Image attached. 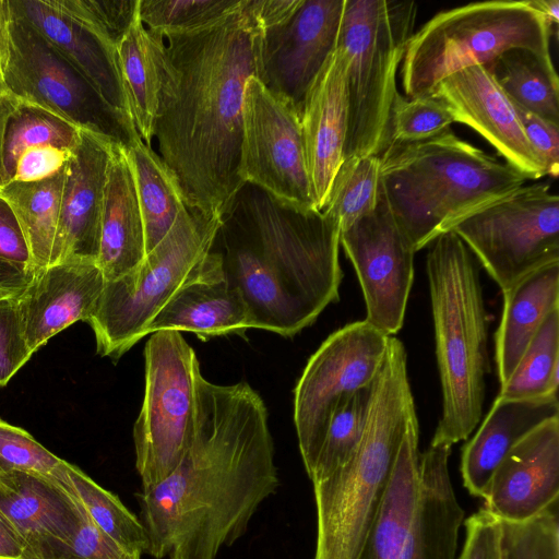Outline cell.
Here are the masks:
<instances>
[{"mask_svg":"<svg viewBox=\"0 0 559 559\" xmlns=\"http://www.w3.org/2000/svg\"><path fill=\"white\" fill-rule=\"evenodd\" d=\"M559 417L558 396L507 400L497 396L474 437L462 448L460 471L469 495L483 498L504 455L546 420Z\"/></svg>","mask_w":559,"mask_h":559,"instance_id":"484cf974","label":"cell"},{"mask_svg":"<svg viewBox=\"0 0 559 559\" xmlns=\"http://www.w3.org/2000/svg\"><path fill=\"white\" fill-rule=\"evenodd\" d=\"M80 130L43 108L23 103L12 116L7 130L1 186L11 181L16 162L24 151L41 145L74 151L80 140Z\"/></svg>","mask_w":559,"mask_h":559,"instance_id":"d590c367","label":"cell"},{"mask_svg":"<svg viewBox=\"0 0 559 559\" xmlns=\"http://www.w3.org/2000/svg\"><path fill=\"white\" fill-rule=\"evenodd\" d=\"M28 559H141L100 531L88 519L67 543L50 542L35 549Z\"/></svg>","mask_w":559,"mask_h":559,"instance_id":"7bdbcfd3","label":"cell"},{"mask_svg":"<svg viewBox=\"0 0 559 559\" xmlns=\"http://www.w3.org/2000/svg\"><path fill=\"white\" fill-rule=\"evenodd\" d=\"M340 234L321 211L284 205L246 183L210 252L242 295L253 329L292 337L340 298Z\"/></svg>","mask_w":559,"mask_h":559,"instance_id":"3957f363","label":"cell"},{"mask_svg":"<svg viewBox=\"0 0 559 559\" xmlns=\"http://www.w3.org/2000/svg\"><path fill=\"white\" fill-rule=\"evenodd\" d=\"M239 0H139L138 13L152 32L185 31L211 22Z\"/></svg>","mask_w":559,"mask_h":559,"instance_id":"f35d334b","label":"cell"},{"mask_svg":"<svg viewBox=\"0 0 559 559\" xmlns=\"http://www.w3.org/2000/svg\"><path fill=\"white\" fill-rule=\"evenodd\" d=\"M526 180L451 129L419 142L390 143L380 155L382 191L415 252Z\"/></svg>","mask_w":559,"mask_h":559,"instance_id":"277c9868","label":"cell"},{"mask_svg":"<svg viewBox=\"0 0 559 559\" xmlns=\"http://www.w3.org/2000/svg\"><path fill=\"white\" fill-rule=\"evenodd\" d=\"M69 19L117 47L138 14L139 0H50Z\"/></svg>","mask_w":559,"mask_h":559,"instance_id":"60d3db41","label":"cell"},{"mask_svg":"<svg viewBox=\"0 0 559 559\" xmlns=\"http://www.w3.org/2000/svg\"><path fill=\"white\" fill-rule=\"evenodd\" d=\"M64 469L91 521L124 549L140 556L146 554L148 543L140 519L79 467L64 462Z\"/></svg>","mask_w":559,"mask_h":559,"instance_id":"836d02e7","label":"cell"},{"mask_svg":"<svg viewBox=\"0 0 559 559\" xmlns=\"http://www.w3.org/2000/svg\"><path fill=\"white\" fill-rule=\"evenodd\" d=\"M61 462L26 430L0 419V475L15 471L51 475Z\"/></svg>","mask_w":559,"mask_h":559,"instance_id":"b9f144b4","label":"cell"},{"mask_svg":"<svg viewBox=\"0 0 559 559\" xmlns=\"http://www.w3.org/2000/svg\"><path fill=\"white\" fill-rule=\"evenodd\" d=\"M513 105L525 135L542 160L547 176L557 178L559 174V124L514 103Z\"/></svg>","mask_w":559,"mask_h":559,"instance_id":"bcb514c9","label":"cell"},{"mask_svg":"<svg viewBox=\"0 0 559 559\" xmlns=\"http://www.w3.org/2000/svg\"><path fill=\"white\" fill-rule=\"evenodd\" d=\"M0 258L31 273V255L23 233L10 205L0 197Z\"/></svg>","mask_w":559,"mask_h":559,"instance_id":"c3c4849f","label":"cell"},{"mask_svg":"<svg viewBox=\"0 0 559 559\" xmlns=\"http://www.w3.org/2000/svg\"><path fill=\"white\" fill-rule=\"evenodd\" d=\"M389 337L365 320L356 321L330 334L309 358L294 391V423L309 478L333 412L373 381Z\"/></svg>","mask_w":559,"mask_h":559,"instance_id":"5bb4252c","label":"cell"},{"mask_svg":"<svg viewBox=\"0 0 559 559\" xmlns=\"http://www.w3.org/2000/svg\"><path fill=\"white\" fill-rule=\"evenodd\" d=\"M484 67L512 103L559 124V81L551 58L512 48Z\"/></svg>","mask_w":559,"mask_h":559,"instance_id":"4dcf8cb0","label":"cell"},{"mask_svg":"<svg viewBox=\"0 0 559 559\" xmlns=\"http://www.w3.org/2000/svg\"><path fill=\"white\" fill-rule=\"evenodd\" d=\"M304 0H250L264 32L280 26L295 14Z\"/></svg>","mask_w":559,"mask_h":559,"instance_id":"681fc988","label":"cell"},{"mask_svg":"<svg viewBox=\"0 0 559 559\" xmlns=\"http://www.w3.org/2000/svg\"><path fill=\"white\" fill-rule=\"evenodd\" d=\"M372 388L373 381L356 390L337 404L310 476L312 483L331 475L345 464L357 449L367 425Z\"/></svg>","mask_w":559,"mask_h":559,"instance_id":"8d00e7d4","label":"cell"},{"mask_svg":"<svg viewBox=\"0 0 559 559\" xmlns=\"http://www.w3.org/2000/svg\"><path fill=\"white\" fill-rule=\"evenodd\" d=\"M280 485L267 411L247 383L198 381L192 441L177 467L136 492L155 559H216Z\"/></svg>","mask_w":559,"mask_h":559,"instance_id":"7a4b0ae2","label":"cell"},{"mask_svg":"<svg viewBox=\"0 0 559 559\" xmlns=\"http://www.w3.org/2000/svg\"><path fill=\"white\" fill-rule=\"evenodd\" d=\"M32 275L25 267L0 258V299L19 296Z\"/></svg>","mask_w":559,"mask_h":559,"instance_id":"f907efd6","label":"cell"},{"mask_svg":"<svg viewBox=\"0 0 559 559\" xmlns=\"http://www.w3.org/2000/svg\"><path fill=\"white\" fill-rule=\"evenodd\" d=\"M112 140L81 129L66 165L60 214L50 264L97 260L104 188Z\"/></svg>","mask_w":559,"mask_h":559,"instance_id":"ffe728a7","label":"cell"},{"mask_svg":"<svg viewBox=\"0 0 559 559\" xmlns=\"http://www.w3.org/2000/svg\"><path fill=\"white\" fill-rule=\"evenodd\" d=\"M148 335L144 397L133 426L141 490L171 474L189 448L202 376L197 354L181 332L159 330Z\"/></svg>","mask_w":559,"mask_h":559,"instance_id":"8fae6325","label":"cell"},{"mask_svg":"<svg viewBox=\"0 0 559 559\" xmlns=\"http://www.w3.org/2000/svg\"><path fill=\"white\" fill-rule=\"evenodd\" d=\"M239 175L245 183L298 210H317L299 108L257 76L246 84Z\"/></svg>","mask_w":559,"mask_h":559,"instance_id":"9a60e30c","label":"cell"},{"mask_svg":"<svg viewBox=\"0 0 559 559\" xmlns=\"http://www.w3.org/2000/svg\"><path fill=\"white\" fill-rule=\"evenodd\" d=\"M10 4L88 81L110 108L133 121L115 45L59 12L50 0H10Z\"/></svg>","mask_w":559,"mask_h":559,"instance_id":"cb8c5ba5","label":"cell"},{"mask_svg":"<svg viewBox=\"0 0 559 559\" xmlns=\"http://www.w3.org/2000/svg\"><path fill=\"white\" fill-rule=\"evenodd\" d=\"M12 10L10 0H0V79L9 56Z\"/></svg>","mask_w":559,"mask_h":559,"instance_id":"db71d44e","label":"cell"},{"mask_svg":"<svg viewBox=\"0 0 559 559\" xmlns=\"http://www.w3.org/2000/svg\"><path fill=\"white\" fill-rule=\"evenodd\" d=\"M221 224L222 218L186 206L139 267L105 282L86 320L100 356L118 360L147 335L152 320L186 285L203 278H223L210 252Z\"/></svg>","mask_w":559,"mask_h":559,"instance_id":"ba28073f","label":"cell"},{"mask_svg":"<svg viewBox=\"0 0 559 559\" xmlns=\"http://www.w3.org/2000/svg\"><path fill=\"white\" fill-rule=\"evenodd\" d=\"M550 34L528 1H484L444 10L413 33L401 78L411 98L432 96L438 84L467 67L487 66L502 52L523 48L551 58Z\"/></svg>","mask_w":559,"mask_h":559,"instance_id":"30bf717a","label":"cell"},{"mask_svg":"<svg viewBox=\"0 0 559 559\" xmlns=\"http://www.w3.org/2000/svg\"><path fill=\"white\" fill-rule=\"evenodd\" d=\"M23 102L11 92L2 79H0V186L3 158V147L7 130L12 116L20 109Z\"/></svg>","mask_w":559,"mask_h":559,"instance_id":"f5cc1de1","label":"cell"},{"mask_svg":"<svg viewBox=\"0 0 559 559\" xmlns=\"http://www.w3.org/2000/svg\"><path fill=\"white\" fill-rule=\"evenodd\" d=\"M403 343L389 337L374 377L364 436L348 461L312 483L313 559H356L385 492L411 417L416 414Z\"/></svg>","mask_w":559,"mask_h":559,"instance_id":"5b68a950","label":"cell"},{"mask_svg":"<svg viewBox=\"0 0 559 559\" xmlns=\"http://www.w3.org/2000/svg\"><path fill=\"white\" fill-rule=\"evenodd\" d=\"M16 297L0 299V385H5L34 354L22 330Z\"/></svg>","mask_w":559,"mask_h":559,"instance_id":"ee69618b","label":"cell"},{"mask_svg":"<svg viewBox=\"0 0 559 559\" xmlns=\"http://www.w3.org/2000/svg\"><path fill=\"white\" fill-rule=\"evenodd\" d=\"M558 500L528 520H501L502 559H559Z\"/></svg>","mask_w":559,"mask_h":559,"instance_id":"74e56055","label":"cell"},{"mask_svg":"<svg viewBox=\"0 0 559 559\" xmlns=\"http://www.w3.org/2000/svg\"><path fill=\"white\" fill-rule=\"evenodd\" d=\"M432 96L444 103L455 122L480 134L527 180L547 176L513 103L486 67L476 64L450 74L438 84Z\"/></svg>","mask_w":559,"mask_h":559,"instance_id":"ac0fdd59","label":"cell"},{"mask_svg":"<svg viewBox=\"0 0 559 559\" xmlns=\"http://www.w3.org/2000/svg\"><path fill=\"white\" fill-rule=\"evenodd\" d=\"M502 293L501 321L495 334L500 385L510 378L546 317L559 308V263L531 272Z\"/></svg>","mask_w":559,"mask_h":559,"instance_id":"83f0119b","label":"cell"},{"mask_svg":"<svg viewBox=\"0 0 559 559\" xmlns=\"http://www.w3.org/2000/svg\"><path fill=\"white\" fill-rule=\"evenodd\" d=\"M345 0H304L286 23L264 32L259 80L301 111L305 95L335 50Z\"/></svg>","mask_w":559,"mask_h":559,"instance_id":"e0dca14e","label":"cell"},{"mask_svg":"<svg viewBox=\"0 0 559 559\" xmlns=\"http://www.w3.org/2000/svg\"><path fill=\"white\" fill-rule=\"evenodd\" d=\"M465 542L457 559H502L501 520L481 508L465 521Z\"/></svg>","mask_w":559,"mask_h":559,"instance_id":"f6af8a7d","label":"cell"},{"mask_svg":"<svg viewBox=\"0 0 559 559\" xmlns=\"http://www.w3.org/2000/svg\"><path fill=\"white\" fill-rule=\"evenodd\" d=\"M346 59L337 45L301 105L306 158L316 209L321 211L343 162L347 129Z\"/></svg>","mask_w":559,"mask_h":559,"instance_id":"603a6c76","label":"cell"},{"mask_svg":"<svg viewBox=\"0 0 559 559\" xmlns=\"http://www.w3.org/2000/svg\"><path fill=\"white\" fill-rule=\"evenodd\" d=\"M484 509L503 521L528 520L559 499V417L521 439L496 467Z\"/></svg>","mask_w":559,"mask_h":559,"instance_id":"d6986e66","label":"cell"},{"mask_svg":"<svg viewBox=\"0 0 559 559\" xmlns=\"http://www.w3.org/2000/svg\"><path fill=\"white\" fill-rule=\"evenodd\" d=\"M416 15L415 2L345 0L337 41L346 59L343 159L380 156L389 146L396 73Z\"/></svg>","mask_w":559,"mask_h":559,"instance_id":"9c48e42d","label":"cell"},{"mask_svg":"<svg viewBox=\"0 0 559 559\" xmlns=\"http://www.w3.org/2000/svg\"><path fill=\"white\" fill-rule=\"evenodd\" d=\"M126 152L135 182L148 253L166 236L186 205L173 177L152 146L139 138L126 147Z\"/></svg>","mask_w":559,"mask_h":559,"instance_id":"1f68e13d","label":"cell"},{"mask_svg":"<svg viewBox=\"0 0 559 559\" xmlns=\"http://www.w3.org/2000/svg\"><path fill=\"white\" fill-rule=\"evenodd\" d=\"M455 122L444 103L436 96L405 99L399 93L391 118V142L412 143L431 139Z\"/></svg>","mask_w":559,"mask_h":559,"instance_id":"ab89813d","label":"cell"},{"mask_svg":"<svg viewBox=\"0 0 559 559\" xmlns=\"http://www.w3.org/2000/svg\"><path fill=\"white\" fill-rule=\"evenodd\" d=\"M2 80L24 104L43 108L80 129L124 147L140 138L133 121L110 108L88 81L13 10Z\"/></svg>","mask_w":559,"mask_h":559,"instance_id":"4fadbf2b","label":"cell"},{"mask_svg":"<svg viewBox=\"0 0 559 559\" xmlns=\"http://www.w3.org/2000/svg\"><path fill=\"white\" fill-rule=\"evenodd\" d=\"M531 8L544 19L550 37L558 34L559 1L558 0H527Z\"/></svg>","mask_w":559,"mask_h":559,"instance_id":"11a10c76","label":"cell"},{"mask_svg":"<svg viewBox=\"0 0 559 559\" xmlns=\"http://www.w3.org/2000/svg\"><path fill=\"white\" fill-rule=\"evenodd\" d=\"M73 155V151L52 145H41L24 151L15 166L10 182L44 180L60 171Z\"/></svg>","mask_w":559,"mask_h":559,"instance_id":"7dc6e473","label":"cell"},{"mask_svg":"<svg viewBox=\"0 0 559 559\" xmlns=\"http://www.w3.org/2000/svg\"><path fill=\"white\" fill-rule=\"evenodd\" d=\"M163 47V37L147 29L139 13L117 45L132 119L140 138L147 146L152 145L158 109Z\"/></svg>","mask_w":559,"mask_h":559,"instance_id":"f1b7e54d","label":"cell"},{"mask_svg":"<svg viewBox=\"0 0 559 559\" xmlns=\"http://www.w3.org/2000/svg\"><path fill=\"white\" fill-rule=\"evenodd\" d=\"M164 39L158 109L159 157L185 205L223 218L246 185L239 175L242 102L261 75L264 29L250 0Z\"/></svg>","mask_w":559,"mask_h":559,"instance_id":"6da1fadb","label":"cell"},{"mask_svg":"<svg viewBox=\"0 0 559 559\" xmlns=\"http://www.w3.org/2000/svg\"><path fill=\"white\" fill-rule=\"evenodd\" d=\"M452 231L503 292L531 272L559 263V198L549 182L524 185Z\"/></svg>","mask_w":559,"mask_h":559,"instance_id":"7c38bea8","label":"cell"},{"mask_svg":"<svg viewBox=\"0 0 559 559\" xmlns=\"http://www.w3.org/2000/svg\"><path fill=\"white\" fill-rule=\"evenodd\" d=\"M105 286L95 261H69L36 270L16 297L29 348L40 346L76 321H86Z\"/></svg>","mask_w":559,"mask_h":559,"instance_id":"7402d4cb","label":"cell"},{"mask_svg":"<svg viewBox=\"0 0 559 559\" xmlns=\"http://www.w3.org/2000/svg\"><path fill=\"white\" fill-rule=\"evenodd\" d=\"M0 559H27L26 542L1 510Z\"/></svg>","mask_w":559,"mask_h":559,"instance_id":"816d5d0a","label":"cell"},{"mask_svg":"<svg viewBox=\"0 0 559 559\" xmlns=\"http://www.w3.org/2000/svg\"><path fill=\"white\" fill-rule=\"evenodd\" d=\"M418 441L414 414L356 559H456L465 512L450 477L452 447L420 453Z\"/></svg>","mask_w":559,"mask_h":559,"instance_id":"52a82bcc","label":"cell"},{"mask_svg":"<svg viewBox=\"0 0 559 559\" xmlns=\"http://www.w3.org/2000/svg\"><path fill=\"white\" fill-rule=\"evenodd\" d=\"M145 255V229L131 165L126 147L112 142L96 263L105 282H109L134 271Z\"/></svg>","mask_w":559,"mask_h":559,"instance_id":"d4e9b609","label":"cell"},{"mask_svg":"<svg viewBox=\"0 0 559 559\" xmlns=\"http://www.w3.org/2000/svg\"><path fill=\"white\" fill-rule=\"evenodd\" d=\"M426 267L442 413L431 445L452 447L479 424L490 371L488 318L475 257L452 230L430 243Z\"/></svg>","mask_w":559,"mask_h":559,"instance_id":"8992f818","label":"cell"},{"mask_svg":"<svg viewBox=\"0 0 559 559\" xmlns=\"http://www.w3.org/2000/svg\"><path fill=\"white\" fill-rule=\"evenodd\" d=\"M340 245L362 289L365 321L393 336L404 322L414 280L415 250L396 223L381 186L373 210L341 231Z\"/></svg>","mask_w":559,"mask_h":559,"instance_id":"2e32d148","label":"cell"},{"mask_svg":"<svg viewBox=\"0 0 559 559\" xmlns=\"http://www.w3.org/2000/svg\"><path fill=\"white\" fill-rule=\"evenodd\" d=\"M559 308L540 324L498 396L507 400H539L558 396Z\"/></svg>","mask_w":559,"mask_h":559,"instance_id":"d6a6232c","label":"cell"},{"mask_svg":"<svg viewBox=\"0 0 559 559\" xmlns=\"http://www.w3.org/2000/svg\"><path fill=\"white\" fill-rule=\"evenodd\" d=\"M253 321L240 292L223 278H203L186 285L160 309L147 328L194 333L205 342L237 334L245 337Z\"/></svg>","mask_w":559,"mask_h":559,"instance_id":"4316f807","label":"cell"},{"mask_svg":"<svg viewBox=\"0 0 559 559\" xmlns=\"http://www.w3.org/2000/svg\"><path fill=\"white\" fill-rule=\"evenodd\" d=\"M64 179L66 166L44 180L0 187V197L12 209L23 233L33 273L50 263Z\"/></svg>","mask_w":559,"mask_h":559,"instance_id":"f546056e","label":"cell"},{"mask_svg":"<svg viewBox=\"0 0 559 559\" xmlns=\"http://www.w3.org/2000/svg\"><path fill=\"white\" fill-rule=\"evenodd\" d=\"M380 156L343 159L321 212L336 221L341 231L376 206L380 194Z\"/></svg>","mask_w":559,"mask_h":559,"instance_id":"e575fe53","label":"cell"},{"mask_svg":"<svg viewBox=\"0 0 559 559\" xmlns=\"http://www.w3.org/2000/svg\"><path fill=\"white\" fill-rule=\"evenodd\" d=\"M60 463L53 474L0 475V510L26 542V556L50 542L71 540L90 519Z\"/></svg>","mask_w":559,"mask_h":559,"instance_id":"44dd1931","label":"cell"}]
</instances>
